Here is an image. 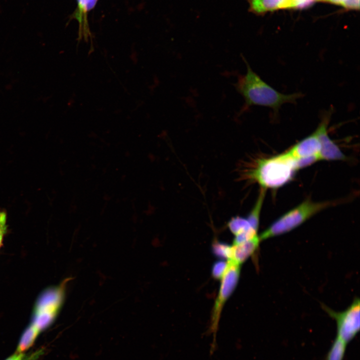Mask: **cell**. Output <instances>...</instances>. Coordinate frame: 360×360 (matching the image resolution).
Listing matches in <instances>:
<instances>
[{
	"label": "cell",
	"instance_id": "6da1fadb",
	"mask_svg": "<svg viewBox=\"0 0 360 360\" xmlns=\"http://www.w3.org/2000/svg\"><path fill=\"white\" fill-rule=\"evenodd\" d=\"M242 56L246 71L245 74L238 76L234 84L236 90L244 101L240 112H244L252 106H258L271 108L273 116H276L284 104H296L297 100L304 96L300 92L285 94L278 92L255 72L244 56Z\"/></svg>",
	"mask_w": 360,
	"mask_h": 360
},
{
	"label": "cell",
	"instance_id": "7a4b0ae2",
	"mask_svg": "<svg viewBox=\"0 0 360 360\" xmlns=\"http://www.w3.org/2000/svg\"><path fill=\"white\" fill-rule=\"evenodd\" d=\"M297 170L296 160L286 152L257 161L246 177L257 182L262 188H276L288 183Z\"/></svg>",
	"mask_w": 360,
	"mask_h": 360
},
{
	"label": "cell",
	"instance_id": "3957f363",
	"mask_svg": "<svg viewBox=\"0 0 360 360\" xmlns=\"http://www.w3.org/2000/svg\"><path fill=\"white\" fill-rule=\"evenodd\" d=\"M335 204L330 201L316 202L308 199L274 222L259 235L260 238L262 241L288 232Z\"/></svg>",
	"mask_w": 360,
	"mask_h": 360
},
{
	"label": "cell",
	"instance_id": "277c9868",
	"mask_svg": "<svg viewBox=\"0 0 360 360\" xmlns=\"http://www.w3.org/2000/svg\"><path fill=\"white\" fill-rule=\"evenodd\" d=\"M226 261L227 266L220 279L219 292L212 309L210 324L206 332V335L212 334V342L210 348V355L214 354L218 347L216 334L222 310L225 303L235 290L240 276L241 265L232 259Z\"/></svg>",
	"mask_w": 360,
	"mask_h": 360
},
{
	"label": "cell",
	"instance_id": "5b68a950",
	"mask_svg": "<svg viewBox=\"0 0 360 360\" xmlns=\"http://www.w3.org/2000/svg\"><path fill=\"white\" fill-rule=\"evenodd\" d=\"M67 278L60 285L45 290L38 298L35 304L32 321L41 332L49 327L55 320L63 304Z\"/></svg>",
	"mask_w": 360,
	"mask_h": 360
},
{
	"label": "cell",
	"instance_id": "8992f818",
	"mask_svg": "<svg viewBox=\"0 0 360 360\" xmlns=\"http://www.w3.org/2000/svg\"><path fill=\"white\" fill-rule=\"evenodd\" d=\"M322 308L334 319L336 324V336L347 344L356 336L360 328V302L356 298L345 310L338 312L322 305Z\"/></svg>",
	"mask_w": 360,
	"mask_h": 360
},
{
	"label": "cell",
	"instance_id": "52a82bcc",
	"mask_svg": "<svg viewBox=\"0 0 360 360\" xmlns=\"http://www.w3.org/2000/svg\"><path fill=\"white\" fill-rule=\"evenodd\" d=\"M332 111L326 112L322 116L320 122L316 130L320 142V150L318 154L319 160H340L346 157L340 148L330 138L328 128L332 116Z\"/></svg>",
	"mask_w": 360,
	"mask_h": 360
},
{
	"label": "cell",
	"instance_id": "ba28073f",
	"mask_svg": "<svg viewBox=\"0 0 360 360\" xmlns=\"http://www.w3.org/2000/svg\"><path fill=\"white\" fill-rule=\"evenodd\" d=\"M320 150V142L316 131L306 137L289 149L286 152L294 159L318 156Z\"/></svg>",
	"mask_w": 360,
	"mask_h": 360
},
{
	"label": "cell",
	"instance_id": "9c48e42d",
	"mask_svg": "<svg viewBox=\"0 0 360 360\" xmlns=\"http://www.w3.org/2000/svg\"><path fill=\"white\" fill-rule=\"evenodd\" d=\"M250 10L260 14L280 8H298L296 0H249Z\"/></svg>",
	"mask_w": 360,
	"mask_h": 360
},
{
	"label": "cell",
	"instance_id": "30bf717a",
	"mask_svg": "<svg viewBox=\"0 0 360 360\" xmlns=\"http://www.w3.org/2000/svg\"><path fill=\"white\" fill-rule=\"evenodd\" d=\"M260 242L259 235H258L248 240L233 244L232 245V259L241 265L256 252Z\"/></svg>",
	"mask_w": 360,
	"mask_h": 360
},
{
	"label": "cell",
	"instance_id": "8fae6325",
	"mask_svg": "<svg viewBox=\"0 0 360 360\" xmlns=\"http://www.w3.org/2000/svg\"><path fill=\"white\" fill-rule=\"evenodd\" d=\"M40 332L32 324L24 330L17 346L16 352L23 353L34 344Z\"/></svg>",
	"mask_w": 360,
	"mask_h": 360
},
{
	"label": "cell",
	"instance_id": "7c38bea8",
	"mask_svg": "<svg viewBox=\"0 0 360 360\" xmlns=\"http://www.w3.org/2000/svg\"><path fill=\"white\" fill-rule=\"evenodd\" d=\"M347 344L336 336L327 353L326 360H343Z\"/></svg>",
	"mask_w": 360,
	"mask_h": 360
},
{
	"label": "cell",
	"instance_id": "4fadbf2b",
	"mask_svg": "<svg viewBox=\"0 0 360 360\" xmlns=\"http://www.w3.org/2000/svg\"><path fill=\"white\" fill-rule=\"evenodd\" d=\"M212 249L216 256L226 258V260L232 258V246L216 242L212 245Z\"/></svg>",
	"mask_w": 360,
	"mask_h": 360
},
{
	"label": "cell",
	"instance_id": "5bb4252c",
	"mask_svg": "<svg viewBox=\"0 0 360 360\" xmlns=\"http://www.w3.org/2000/svg\"><path fill=\"white\" fill-rule=\"evenodd\" d=\"M97 0H77L79 17L91 10L96 5Z\"/></svg>",
	"mask_w": 360,
	"mask_h": 360
},
{
	"label": "cell",
	"instance_id": "9a60e30c",
	"mask_svg": "<svg viewBox=\"0 0 360 360\" xmlns=\"http://www.w3.org/2000/svg\"><path fill=\"white\" fill-rule=\"evenodd\" d=\"M227 266V261L223 260L216 262L212 266V275L216 279L220 280Z\"/></svg>",
	"mask_w": 360,
	"mask_h": 360
},
{
	"label": "cell",
	"instance_id": "2e32d148",
	"mask_svg": "<svg viewBox=\"0 0 360 360\" xmlns=\"http://www.w3.org/2000/svg\"><path fill=\"white\" fill-rule=\"evenodd\" d=\"M335 4L341 5L346 8H360V0H324Z\"/></svg>",
	"mask_w": 360,
	"mask_h": 360
},
{
	"label": "cell",
	"instance_id": "e0dca14e",
	"mask_svg": "<svg viewBox=\"0 0 360 360\" xmlns=\"http://www.w3.org/2000/svg\"><path fill=\"white\" fill-rule=\"evenodd\" d=\"M6 214L4 211H0V248L2 244L4 236L6 232Z\"/></svg>",
	"mask_w": 360,
	"mask_h": 360
},
{
	"label": "cell",
	"instance_id": "ac0fdd59",
	"mask_svg": "<svg viewBox=\"0 0 360 360\" xmlns=\"http://www.w3.org/2000/svg\"><path fill=\"white\" fill-rule=\"evenodd\" d=\"M6 360H27L26 356L23 353L16 352Z\"/></svg>",
	"mask_w": 360,
	"mask_h": 360
},
{
	"label": "cell",
	"instance_id": "d6986e66",
	"mask_svg": "<svg viewBox=\"0 0 360 360\" xmlns=\"http://www.w3.org/2000/svg\"><path fill=\"white\" fill-rule=\"evenodd\" d=\"M298 4V8H304L312 2L314 0H296Z\"/></svg>",
	"mask_w": 360,
	"mask_h": 360
}]
</instances>
